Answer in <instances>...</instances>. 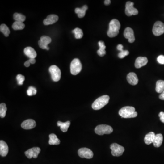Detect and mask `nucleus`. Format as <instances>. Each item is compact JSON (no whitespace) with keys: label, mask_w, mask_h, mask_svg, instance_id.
<instances>
[{"label":"nucleus","mask_w":164,"mask_h":164,"mask_svg":"<svg viewBox=\"0 0 164 164\" xmlns=\"http://www.w3.org/2000/svg\"><path fill=\"white\" fill-rule=\"evenodd\" d=\"M119 114L123 118H132L137 116L138 113L136 112L135 108L131 106H125L120 109Z\"/></svg>","instance_id":"1"},{"label":"nucleus","mask_w":164,"mask_h":164,"mask_svg":"<svg viewBox=\"0 0 164 164\" xmlns=\"http://www.w3.org/2000/svg\"><path fill=\"white\" fill-rule=\"evenodd\" d=\"M120 28V24L117 19H113L109 24V30L107 32L108 36L110 37H116L118 35Z\"/></svg>","instance_id":"2"},{"label":"nucleus","mask_w":164,"mask_h":164,"mask_svg":"<svg viewBox=\"0 0 164 164\" xmlns=\"http://www.w3.org/2000/svg\"><path fill=\"white\" fill-rule=\"evenodd\" d=\"M109 96L107 95L102 96L95 101L92 107L94 110H99L104 107V106L108 104L109 100Z\"/></svg>","instance_id":"3"},{"label":"nucleus","mask_w":164,"mask_h":164,"mask_svg":"<svg viewBox=\"0 0 164 164\" xmlns=\"http://www.w3.org/2000/svg\"><path fill=\"white\" fill-rule=\"evenodd\" d=\"M82 65L81 62L78 58H75L70 64L71 73L74 75H76L81 72Z\"/></svg>","instance_id":"4"},{"label":"nucleus","mask_w":164,"mask_h":164,"mask_svg":"<svg viewBox=\"0 0 164 164\" xmlns=\"http://www.w3.org/2000/svg\"><path fill=\"white\" fill-rule=\"evenodd\" d=\"M96 134L100 136L104 134H110L113 131V129L111 126L106 124H101L98 125L95 128Z\"/></svg>","instance_id":"5"},{"label":"nucleus","mask_w":164,"mask_h":164,"mask_svg":"<svg viewBox=\"0 0 164 164\" xmlns=\"http://www.w3.org/2000/svg\"><path fill=\"white\" fill-rule=\"evenodd\" d=\"M49 71L51 75L52 79L54 82H57L61 78V72L60 69L56 65L50 67Z\"/></svg>","instance_id":"6"},{"label":"nucleus","mask_w":164,"mask_h":164,"mask_svg":"<svg viewBox=\"0 0 164 164\" xmlns=\"http://www.w3.org/2000/svg\"><path fill=\"white\" fill-rule=\"evenodd\" d=\"M110 148L111 149V154L114 156H121L124 151V147L117 143L111 144Z\"/></svg>","instance_id":"7"},{"label":"nucleus","mask_w":164,"mask_h":164,"mask_svg":"<svg viewBox=\"0 0 164 164\" xmlns=\"http://www.w3.org/2000/svg\"><path fill=\"white\" fill-rule=\"evenodd\" d=\"M153 34L155 36H159L164 33V24L160 21H157L154 24L153 30Z\"/></svg>","instance_id":"8"},{"label":"nucleus","mask_w":164,"mask_h":164,"mask_svg":"<svg viewBox=\"0 0 164 164\" xmlns=\"http://www.w3.org/2000/svg\"><path fill=\"white\" fill-rule=\"evenodd\" d=\"M134 3L132 2H128L125 6V14L128 17L132 15H137L138 14V10L134 7Z\"/></svg>","instance_id":"9"},{"label":"nucleus","mask_w":164,"mask_h":164,"mask_svg":"<svg viewBox=\"0 0 164 164\" xmlns=\"http://www.w3.org/2000/svg\"><path fill=\"white\" fill-rule=\"evenodd\" d=\"M78 155L81 158L91 159L94 156L93 151L90 149L87 148H82L78 150Z\"/></svg>","instance_id":"10"},{"label":"nucleus","mask_w":164,"mask_h":164,"mask_svg":"<svg viewBox=\"0 0 164 164\" xmlns=\"http://www.w3.org/2000/svg\"><path fill=\"white\" fill-rule=\"evenodd\" d=\"M51 41V38L49 36H41L40 40L38 41V45L41 48L49 50V48L48 47V45L50 44Z\"/></svg>","instance_id":"11"},{"label":"nucleus","mask_w":164,"mask_h":164,"mask_svg":"<svg viewBox=\"0 0 164 164\" xmlns=\"http://www.w3.org/2000/svg\"><path fill=\"white\" fill-rule=\"evenodd\" d=\"M41 152V149L39 147H33L30 149L25 152L26 156L29 159L32 158H36Z\"/></svg>","instance_id":"12"},{"label":"nucleus","mask_w":164,"mask_h":164,"mask_svg":"<svg viewBox=\"0 0 164 164\" xmlns=\"http://www.w3.org/2000/svg\"><path fill=\"white\" fill-rule=\"evenodd\" d=\"M124 35L125 38L128 40V42L133 43L135 42V37L133 30L131 28L127 27L124 30Z\"/></svg>","instance_id":"13"},{"label":"nucleus","mask_w":164,"mask_h":164,"mask_svg":"<svg viewBox=\"0 0 164 164\" xmlns=\"http://www.w3.org/2000/svg\"><path fill=\"white\" fill-rule=\"evenodd\" d=\"M36 123L32 119H28L23 122L21 124V127L25 129H30L36 127Z\"/></svg>","instance_id":"14"},{"label":"nucleus","mask_w":164,"mask_h":164,"mask_svg":"<svg viewBox=\"0 0 164 164\" xmlns=\"http://www.w3.org/2000/svg\"><path fill=\"white\" fill-rule=\"evenodd\" d=\"M148 62V60L146 57H137L135 62V66L137 69H140L143 66H145Z\"/></svg>","instance_id":"15"},{"label":"nucleus","mask_w":164,"mask_h":164,"mask_svg":"<svg viewBox=\"0 0 164 164\" xmlns=\"http://www.w3.org/2000/svg\"><path fill=\"white\" fill-rule=\"evenodd\" d=\"M58 20V17L56 15H50L44 20V24L45 25H49L56 23Z\"/></svg>","instance_id":"16"},{"label":"nucleus","mask_w":164,"mask_h":164,"mask_svg":"<svg viewBox=\"0 0 164 164\" xmlns=\"http://www.w3.org/2000/svg\"><path fill=\"white\" fill-rule=\"evenodd\" d=\"M127 80L128 83L132 85H137L139 81L137 74L133 72L129 73L127 75Z\"/></svg>","instance_id":"17"},{"label":"nucleus","mask_w":164,"mask_h":164,"mask_svg":"<svg viewBox=\"0 0 164 164\" xmlns=\"http://www.w3.org/2000/svg\"><path fill=\"white\" fill-rule=\"evenodd\" d=\"M8 146L7 144L3 141H0V155L4 157L6 156L8 153Z\"/></svg>","instance_id":"18"},{"label":"nucleus","mask_w":164,"mask_h":164,"mask_svg":"<svg viewBox=\"0 0 164 164\" xmlns=\"http://www.w3.org/2000/svg\"><path fill=\"white\" fill-rule=\"evenodd\" d=\"M25 54L30 58H35L36 57V53L35 50L30 47H27L24 50Z\"/></svg>","instance_id":"19"},{"label":"nucleus","mask_w":164,"mask_h":164,"mask_svg":"<svg viewBox=\"0 0 164 164\" xmlns=\"http://www.w3.org/2000/svg\"><path fill=\"white\" fill-rule=\"evenodd\" d=\"M155 135L153 132H150L146 135L144 138L145 143L147 145L153 143L155 139Z\"/></svg>","instance_id":"20"},{"label":"nucleus","mask_w":164,"mask_h":164,"mask_svg":"<svg viewBox=\"0 0 164 164\" xmlns=\"http://www.w3.org/2000/svg\"><path fill=\"white\" fill-rule=\"evenodd\" d=\"M163 140V137L162 134H158L155 135V139L153 141V145L155 147L158 148L162 145Z\"/></svg>","instance_id":"21"},{"label":"nucleus","mask_w":164,"mask_h":164,"mask_svg":"<svg viewBox=\"0 0 164 164\" xmlns=\"http://www.w3.org/2000/svg\"><path fill=\"white\" fill-rule=\"evenodd\" d=\"M88 7L87 5H84L82 8H76L75 9V12L77 14L79 18H82L85 16L86 11L88 9Z\"/></svg>","instance_id":"22"},{"label":"nucleus","mask_w":164,"mask_h":164,"mask_svg":"<svg viewBox=\"0 0 164 164\" xmlns=\"http://www.w3.org/2000/svg\"><path fill=\"white\" fill-rule=\"evenodd\" d=\"M49 137V144L50 145H58L60 143V140L54 134H50Z\"/></svg>","instance_id":"23"},{"label":"nucleus","mask_w":164,"mask_h":164,"mask_svg":"<svg viewBox=\"0 0 164 164\" xmlns=\"http://www.w3.org/2000/svg\"><path fill=\"white\" fill-rule=\"evenodd\" d=\"M57 126L60 127V129L63 132H66L68 131V128L70 125V122L69 121L66 122H62L61 121H58L57 123Z\"/></svg>","instance_id":"24"},{"label":"nucleus","mask_w":164,"mask_h":164,"mask_svg":"<svg viewBox=\"0 0 164 164\" xmlns=\"http://www.w3.org/2000/svg\"><path fill=\"white\" fill-rule=\"evenodd\" d=\"M155 90L158 93L162 94L164 91V81L159 80L157 81L156 84Z\"/></svg>","instance_id":"25"},{"label":"nucleus","mask_w":164,"mask_h":164,"mask_svg":"<svg viewBox=\"0 0 164 164\" xmlns=\"http://www.w3.org/2000/svg\"><path fill=\"white\" fill-rule=\"evenodd\" d=\"M25 27V25L23 23L20 22H15L12 26V28L15 30H23Z\"/></svg>","instance_id":"26"},{"label":"nucleus","mask_w":164,"mask_h":164,"mask_svg":"<svg viewBox=\"0 0 164 164\" xmlns=\"http://www.w3.org/2000/svg\"><path fill=\"white\" fill-rule=\"evenodd\" d=\"M72 32L74 34L75 37L76 39H81L83 36L82 30L79 28H76L73 30Z\"/></svg>","instance_id":"27"},{"label":"nucleus","mask_w":164,"mask_h":164,"mask_svg":"<svg viewBox=\"0 0 164 164\" xmlns=\"http://www.w3.org/2000/svg\"><path fill=\"white\" fill-rule=\"evenodd\" d=\"M13 18L16 22H20L22 23H23L26 20L25 16L17 12L14 13L13 15Z\"/></svg>","instance_id":"28"},{"label":"nucleus","mask_w":164,"mask_h":164,"mask_svg":"<svg viewBox=\"0 0 164 164\" xmlns=\"http://www.w3.org/2000/svg\"><path fill=\"white\" fill-rule=\"evenodd\" d=\"M0 31H1V32L3 33L4 35L6 37L8 36L10 33L9 28L4 24L1 25V26H0Z\"/></svg>","instance_id":"29"},{"label":"nucleus","mask_w":164,"mask_h":164,"mask_svg":"<svg viewBox=\"0 0 164 164\" xmlns=\"http://www.w3.org/2000/svg\"><path fill=\"white\" fill-rule=\"evenodd\" d=\"M7 108L6 104L4 103H2L0 104V116L2 118H3L5 117L6 115Z\"/></svg>","instance_id":"30"},{"label":"nucleus","mask_w":164,"mask_h":164,"mask_svg":"<svg viewBox=\"0 0 164 164\" xmlns=\"http://www.w3.org/2000/svg\"><path fill=\"white\" fill-rule=\"evenodd\" d=\"M16 78H17V80L18 81V85H23L25 80V77L23 76V75L19 74H18L17 75Z\"/></svg>","instance_id":"31"},{"label":"nucleus","mask_w":164,"mask_h":164,"mask_svg":"<svg viewBox=\"0 0 164 164\" xmlns=\"http://www.w3.org/2000/svg\"><path fill=\"white\" fill-rule=\"evenodd\" d=\"M129 53V52L128 50H123V51L120 52L118 54L119 57L120 58H124L126 56L128 55Z\"/></svg>","instance_id":"32"},{"label":"nucleus","mask_w":164,"mask_h":164,"mask_svg":"<svg viewBox=\"0 0 164 164\" xmlns=\"http://www.w3.org/2000/svg\"><path fill=\"white\" fill-rule=\"evenodd\" d=\"M158 63L161 64H164V56L162 55L159 56L157 58Z\"/></svg>","instance_id":"33"},{"label":"nucleus","mask_w":164,"mask_h":164,"mask_svg":"<svg viewBox=\"0 0 164 164\" xmlns=\"http://www.w3.org/2000/svg\"><path fill=\"white\" fill-rule=\"evenodd\" d=\"M97 53L99 55L100 57H103L106 54V51L105 50L101 49H99L97 51Z\"/></svg>","instance_id":"34"},{"label":"nucleus","mask_w":164,"mask_h":164,"mask_svg":"<svg viewBox=\"0 0 164 164\" xmlns=\"http://www.w3.org/2000/svg\"><path fill=\"white\" fill-rule=\"evenodd\" d=\"M99 49L103 50H105L106 48V46L104 44V42L103 41H99Z\"/></svg>","instance_id":"35"},{"label":"nucleus","mask_w":164,"mask_h":164,"mask_svg":"<svg viewBox=\"0 0 164 164\" xmlns=\"http://www.w3.org/2000/svg\"><path fill=\"white\" fill-rule=\"evenodd\" d=\"M159 116L160 118V120L164 123V112H161L159 113Z\"/></svg>","instance_id":"36"},{"label":"nucleus","mask_w":164,"mask_h":164,"mask_svg":"<svg viewBox=\"0 0 164 164\" xmlns=\"http://www.w3.org/2000/svg\"><path fill=\"white\" fill-rule=\"evenodd\" d=\"M29 89H30L32 91V94H33V95H36V88L32 87V86H30V87H29Z\"/></svg>","instance_id":"37"},{"label":"nucleus","mask_w":164,"mask_h":164,"mask_svg":"<svg viewBox=\"0 0 164 164\" xmlns=\"http://www.w3.org/2000/svg\"><path fill=\"white\" fill-rule=\"evenodd\" d=\"M117 49L120 52L123 51L124 50L123 46L122 44H119L117 47Z\"/></svg>","instance_id":"38"},{"label":"nucleus","mask_w":164,"mask_h":164,"mask_svg":"<svg viewBox=\"0 0 164 164\" xmlns=\"http://www.w3.org/2000/svg\"><path fill=\"white\" fill-rule=\"evenodd\" d=\"M27 94L29 96H31L33 95V94H32V91L30 89H29V88L27 90Z\"/></svg>","instance_id":"39"},{"label":"nucleus","mask_w":164,"mask_h":164,"mask_svg":"<svg viewBox=\"0 0 164 164\" xmlns=\"http://www.w3.org/2000/svg\"><path fill=\"white\" fill-rule=\"evenodd\" d=\"M29 61L31 64H34L36 63V60H35V58H30Z\"/></svg>","instance_id":"40"},{"label":"nucleus","mask_w":164,"mask_h":164,"mask_svg":"<svg viewBox=\"0 0 164 164\" xmlns=\"http://www.w3.org/2000/svg\"><path fill=\"white\" fill-rule=\"evenodd\" d=\"M159 99L161 100H164V91L159 96Z\"/></svg>","instance_id":"41"},{"label":"nucleus","mask_w":164,"mask_h":164,"mask_svg":"<svg viewBox=\"0 0 164 164\" xmlns=\"http://www.w3.org/2000/svg\"><path fill=\"white\" fill-rule=\"evenodd\" d=\"M110 3H111V1H110V0H105V1H104V4L105 5H109Z\"/></svg>","instance_id":"42"},{"label":"nucleus","mask_w":164,"mask_h":164,"mask_svg":"<svg viewBox=\"0 0 164 164\" xmlns=\"http://www.w3.org/2000/svg\"><path fill=\"white\" fill-rule=\"evenodd\" d=\"M30 64H31L30 63L29 61V60H28V61H26V62L24 63V65L25 67H29Z\"/></svg>","instance_id":"43"}]
</instances>
